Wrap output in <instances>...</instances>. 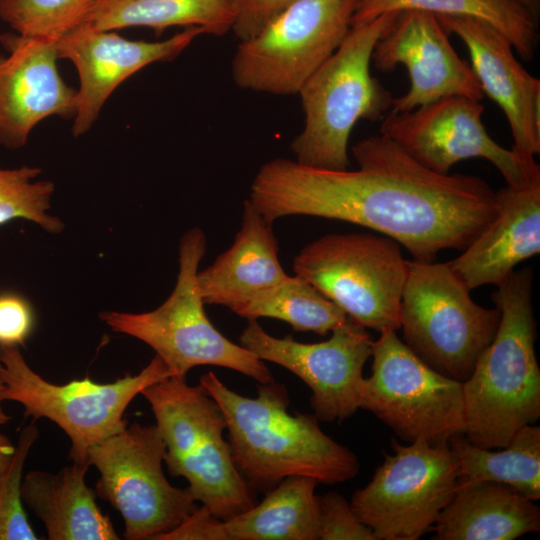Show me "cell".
Returning <instances> with one entry per match:
<instances>
[{
    "label": "cell",
    "instance_id": "cell-1",
    "mask_svg": "<svg viewBox=\"0 0 540 540\" xmlns=\"http://www.w3.org/2000/svg\"><path fill=\"white\" fill-rule=\"evenodd\" d=\"M352 154L356 171L273 159L257 172L247 200L269 223L307 215L361 225L422 262L464 250L497 215L496 192L482 178L433 172L385 135L359 141Z\"/></svg>",
    "mask_w": 540,
    "mask_h": 540
},
{
    "label": "cell",
    "instance_id": "cell-2",
    "mask_svg": "<svg viewBox=\"0 0 540 540\" xmlns=\"http://www.w3.org/2000/svg\"><path fill=\"white\" fill-rule=\"evenodd\" d=\"M199 383L223 411L234 464L253 492L267 493L289 476L337 484L359 473L356 455L326 435L315 415L288 412L284 384L259 383L257 397L250 398L229 389L213 371Z\"/></svg>",
    "mask_w": 540,
    "mask_h": 540
},
{
    "label": "cell",
    "instance_id": "cell-3",
    "mask_svg": "<svg viewBox=\"0 0 540 540\" xmlns=\"http://www.w3.org/2000/svg\"><path fill=\"white\" fill-rule=\"evenodd\" d=\"M532 281V270L525 267L497 286L492 299L500 310L498 329L462 382L463 436L482 448L506 446L521 427L540 417Z\"/></svg>",
    "mask_w": 540,
    "mask_h": 540
},
{
    "label": "cell",
    "instance_id": "cell-4",
    "mask_svg": "<svg viewBox=\"0 0 540 540\" xmlns=\"http://www.w3.org/2000/svg\"><path fill=\"white\" fill-rule=\"evenodd\" d=\"M399 12L382 14L350 27L336 51L306 81L299 95L305 125L291 143L298 163L344 171L349 166L348 141L360 119L383 117L391 93L370 73L372 53Z\"/></svg>",
    "mask_w": 540,
    "mask_h": 540
},
{
    "label": "cell",
    "instance_id": "cell-5",
    "mask_svg": "<svg viewBox=\"0 0 540 540\" xmlns=\"http://www.w3.org/2000/svg\"><path fill=\"white\" fill-rule=\"evenodd\" d=\"M140 394L149 403L164 439V462L170 475L185 478L197 502L221 520L257 503L223 436V411L200 383L192 386L185 378L170 377Z\"/></svg>",
    "mask_w": 540,
    "mask_h": 540
},
{
    "label": "cell",
    "instance_id": "cell-6",
    "mask_svg": "<svg viewBox=\"0 0 540 540\" xmlns=\"http://www.w3.org/2000/svg\"><path fill=\"white\" fill-rule=\"evenodd\" d=\"M206 252V236L200 228L188 230L179 244V273L170 296L158 308L143 313L103 311L100 319L113 331L150 346L172 377L185 378L200 365L232 369L258 383L273 375L263 360L227 339L210 322L197 285V272Z\"/></svg>",
    "mask_w": 540,
    "mask_h": 540
},
{
    "label": "cell",
    "instance_id": "cell-7",
    "mask_svg": "<svg viewBox=\"0 0 540 540\" xmlns=\"http://www.w3.org/2000/svg\"><path fill=\"white\" fill-rule=\"evenodd\" d=\"M499 322L500 310L475 303L448 262L407 261L400 328L404 343L436 371L468 379Z\"/></svg>",
    "mask_w": 540,
    "mask_h": 540
},
{
    "label": "cell",
    "instance_id": "cell-8",
    "mask_svg": "<svg viewBox=\"0 0 540 540\" xmlns=\"http://www.w3.org/2000/svg\"><path fill=\"white\" fill-rule=\"evenodd\" d=\"M170 377L165 363L155 355L140 373L112 383L85 378L58 385L34 372L18 347L0 346L4 400L23 405L25 417L47 418L57 424L71 440L69 459L88 468L90 449L128 425L124 413L135 396Z\"/></svg>",
    "mask_w": 540,
    "mask_h": 540
},
{
    "label": "cell",
    "instance_id": "cell-9",
    "mask_svg": "<svg viewBox=\"0 0 540 540\" xmlns=\"http://www.w3.org/2000/svg\"><path fill=\"white\" fill-rule=\"evenodd\" d=\"M407 261L385 235L328 234L299 251L293 270L352 321L381 332L400 329Z\"/></svg>",
    "mask_w": 540,
    "mask_h": 540
},
{
    "label": "cell",
    "instance_id": "cell-10",
    "mask_svg": "<svg viewBox=\"0 0 540 540\" xmlns=\"http://www.w3.org/2000/svg\"><path fill=\"white\" fill-rule=\"evenodd\" d=\"M372 373L360 408L372 412L409 443L449 445L465 431L462 382L436 371L386 329L372 345Z\"/></svg>",
    "mask_w": 540,
    "mask_h": 540
},
{
    "label": "cell",
    "instance_id": "cell-11",
    "mask_svg": "<svg viewBox=\"0 0 540 540\" xmlns=\"http://www.w3.org/2000/svg\"><path fill=\"white\" fill-rule=\"evenodd\" d=\"M165 453L158 426L138 422L89 451L88 463L100 475L95 492L121 514L127 540H157L199 506L187 488L174 487L166 479Z\"/></svg>",
    "mask_w": 540,
    "mask_h": 540
},
{
    "label": "cell",
    "instance_id": "cell-12",
    "mask_svg": "<svg viewBox=\"0 0 540 540\" xmlns=\"http://www.w3.org/2000/svg\"><path fill=\"white\" fill-rule=\"evenodd\" d=\"M359 0H296L257 35L240 41L232 60L235 84L274 95L298 94L336 51Z\"/></svg>",
    "mask_w": 540,
    "mask_h": 540
},
{
    "label": "cell",
    "instance_id": "cell-13",
    "mask_svg": "<svg viewBox=\"0 0 540 540\" xmlns=\"http://www.w3.org/2000/svg\"><path fill=\"white\" fill-rule=\"evenodd\" d=\"M371 481L350 504L377 540H417L430 532L459 484L458 461L449 445L391 439Z\"/></svg>",
    "mask_w": 540,
    "mask_h": 540
},
{
    "label": "cell",
    "instance_id": "cell-14",
    "mask_svg": "<svg viewBox=\"0 0 540 540\" xmlns=\"http://www.w3.org/2000/svg\"><path fill=\"white\" fill-rule=\"evenodd\" d=\"M483 111L484 105L478 100L446 96L411 111H391L382 122L380 134L439 174H449L461 160L484 158L509 186L540 180V167L533 156L503 148L490 137L482 122Z\"/></svg>",
    "mask_w": 540,
    "mask_h": 540
},
{
    "label": "cell",
    "instance_id": "cell-15",
    "mask_svg": "<svg viewBox=\"0 0 540 540\" xmlns=\"http://www.w3.org/2000/svg\"><path fill=\"white\" fill-rule=\"evenodd\" d=\"M239 342L259 359L278 364L305 382L318 420L340 423L360 409L362 372L373 340L350 318L318 343H302L290 335L274 337L256 319H249Z\"/></svg>",
    "mask_w": 540,
    "mask_h": 540
},
{
    "label": "cell",
    "instance_id": "cell-16",
    "mask_svg": "<svg viewBox=\"0 0 540 540\" xmlns=\"http://www.w3.org/2000/svg\"><path fill=\"white\" fill-rule=\"evenodd\" d=\"M372 60L383 72L399 64L408 70L410 89L393 98V112L411 111L446 96L478 101L484 96L474 71L455 52L436 16L428 12H401L376 43Z\"/></svg>",
    "mask_w": 540,
    "mask_h": 540
},
{
    "label": "cell",
    "instance_id": "cell-17",
    "mask_svg": "<svg viewBox=\"0 0 540 540\" xmlns=\"http://www.w3.org/2000/svg\"><path fill=\"white\" fill-rule=\"evenodd\" d=\"M202 34H206L203 28L192 26L164 41H133L87 23L67 32L56 49L59 59L74 64L80 79L73 135L81 136L92 127L106 100L124 80L151 63L173 60Z\"/></svg>",
    "mask_w": 540,
    "mask_h": 540
},
{
    "label": "cell",
    "instance_id": "cell-18",
    "mask_svg": "<svg viewBox=\"0 0 540 540\" xmlns=\"http://www.w3.org/2000/svg\"><path fill=\"white\" fill-rule=\"evenodd\" d=\"M0 43V145L18 149L43 119L74 118L77 91L57 70V41L4 33Z\"/></svg>",
    "mask_w": 540,
    "mask_h": 540
},
{
    "label": "cell",
    "instance_id": "cell-19",
    "mask_svg": "<svg viewBox=\"0 0 540 540\" xmlns=\"http://www.w3.org/2000/svg\"><path fill=\"white\" fill-rule=\"evenodd\" d=\"M448 33L466 45L483 93L502 109L513 149L528 156L540 152V81L518 62L510 40L488 23L462 16L436 15Z\"/></svg>",
    "mask_w": 540,
    "mask_h": 540
},
{
    "label": "cell",
    "instance_id": "cell-20",
    "mask_svg": "<svg viewBox=\"0 0 540 540\" xmlns=\"http://www.w3.org/2000/svg\"><path fill=\"white\" fill-rule=\"evenodd\" d=\"M498 212L485 229L448 262L471 291L499 286L516 265L540 253V180L496 192Z\"/></svg>",
    "mask_w": 540,
    "mask_h": 540
},
{
    "label": "cell",
    "instance_id": "cell-21",
    "mask_svg": "<svg viewBox=\"0 0 540 540\" xmlns=\"http://www.w3.org/2000/svg\"><path fill=\"white\" fill-rule=\"evenodd\" d=\"M278 252L272 223L246 199L241 228L232 246L197 272L204 303L234 311L257 294L286 281L290 276L282 268Z\"/></svg>",
    "mask_w": 540,
    "mask_h": 540
},
{
    "label": "cell",
    "instance_id": "cell-22",
    "mask_svg": "<svg viewBox=\"0 0 540 540\" xmlns=\"http://www.w3.org/2000/svg\"><path fill=\"white\" fill-rule=\"evenodd\" d=\"M534 502L506 485L459 480L430 531L437 540H514L539 532Z\"/></svg>",
    "mask_w": 540,
    "mask_h": 540
},
{
    "label": "cell",
    "instance_id": "cell-23",
    "mask_svg": "<svg viewBox=\"0 0 540 540\" xmlns=\"http://www.w3.org/2000/svg\"><path fill=\"white\" fill-rule=\"evenodd\" d=\"M88 467L73 463L56 473L34 470L22 481V500L42 521L50 540H118L110 518L85 481Z\"/></svg>",
    "mask_w": 540,
    "mask_h": 540
},
{
    "label": "cell",
    "instance_id": "cell-24",
    "mask_svg": "<svg viewBox=\"0 0 540 540\" xmlns=\"http://www.w3.org/2000/svg\"><path fill=\"white\" fill-rule=\"evenodd\" d=\"M317 484L307 476L284 478L250 509L213 517L208 540H319Z\"/></svg>",
    "mask_w": 540,
    "mask_h": 540
},
{
    "label": "cell",
    "instance_id": "cell-25",
    "mask_svg": "<svg viewBox=\"0 0 540 540\" xmlns=\"http://www.w3.org/2000/svg\"><path fill=\"white\" fill-rule=\"evenodd\" d=\"M83 23L108 31L149 27L157 33L195 26L222 36L232 29L233 14L228 0H96Z\"/></svg>",
    "mask_w": 540,
    "mask_h": 540
},
{
    "label": "cell",
    "instance_id": "cell-26",
    "mask_svg": "<svg viewBox=\"0 0 540 540\" xmlns=\"http://www.w3.org/2000/svg\"><path fill=\"white\" fill-rule=\"evenodd\" d=\"M408 10L484 21L505 35L524 60H531L535 55L537 15L519 0H359L351 26L385 13Z\"/></svg>",
    "mask_w": 540,
    "mask_h": 540
},
{
    "label": "cell",
    "instance_id": "cell-27",
    "mask_svg": "<svg viewBox=\"0 0 540 540\" xmlns=\"http://www.w3.org/2000/svg\"><path fill=\"white\" fill-rule=\"evenodd\" d=\"M449 446L458 461L459 480L498 483L530 500L540 498L539 426L521 427L498 451L476 446L463 435L453 437Z\"/></svg>",
    "mask_w": 540,
    "mask_h": 540
},
{
    "label": "cell",
    "instance_id": "cell-28",
    "mask_svg": "<svg viewBox=\"0 0 540 540\" xmlns=\"http://www.w3.org/2000/svg\"><path fill=\"white\" fill-rule=\"evenodd\" d=\"M233 312L247 320H282L295 331H312L321 336L348 320L341 308L297 275L257 294Z\"/></svg>",
    "mask_w": 540,
    "mask_h": 540
},
{
    "label": "cell",
    "instance_id": "cell-29",
    "mask_svg": "<svg viewBox=\"0 0 540 540\" xmlns=\"http://www.w3.org/2000/svg\"><path fill=\"white\" fill-rule=\"evenodd\" d=\"M41 173L37 167L0 168V225L14 219H25L49 233H60L64 223L50 215L54 184L35 180Z\"/></svg>",
    "mask_w": 540,
    "mask_h": 540
},
{
    "label": "cell",
    "instance_id": "cell-30",
    "mask_svg": "<svg viewBox=\"0 0 540 540\" xmlns=\"http://www.w3.org/2000/svg\"><path fill=\"white\" fill-rule=\"evenodd\" d=\"M96 0H0V19L17 34L58 41L82 24Z\"/></svg>",
    "mask_w": 540,
    "mask_h": 540
},
{
    "label": "cell",
    "instance_id": "cell-31",
    "mask_svg": "<svg viewBox=\"0 0 540 540\" xmlns=\"http://www.w3.org/2000/svg\"><path fill=\"white\" fill-rule=\"evenodd\" d=\"M39 436L32 422L19 435L13 458L0 478V540H36L22 506V474L32 445Z\"/></svg>",
    "mask_w": 540,
    "mask_h": 540
},
{
    "label": "cell",
    "instance_id": "cell-32",
    "mask_svg": "<svg viewBox=\"0 0 540 540\" xmlns=\"http://www.w3.org/2000/svg\"><path fill=\"white\" fill-rule=\"evenodd\" d=\"M317 500L319 540H377L343 495L332 491L317 496Z\"/></svg>",
    "mask_w": 540,
    "mask_h": 540
},
{
    "label": "cell",
    "instance_id": "cell-33",
    "mask_svg": "<svg viewBox=\"0 0 540 540\" xmlns=\"http://www.w3.org/2000/svg\"><path fill=\"white\" fill-rule=\"evenodd\" d=\"M233 14L232 29L244 41L257 35L296 0H228Z\"/></svg>",
    "mask_w": 540,
    "mask_h": 540
},
{
    "label": "cell",
    "instance_id": "cell-34",
    "mask_svg": "<svg viewBox=\"0 0 540 540\" xmlns=\"http://www.w3.org/2000/svg\"><path fill=\"white\" fill-rule=\"evenodd\" d=\"M34 313L30 303L16 293L0 294V346L23 345L32 332Z\"/></svg>",
    "mask_w": 540,
    "mask_h": 540
},
{
    "label": "cell",
    "instance_id": "cell-35",
    "mask_svg": "<svg viewBox=\"0 0 540 540\" xmlns=\"http://www.w3.org/2000/svg\"><path fill=\"white\" fill-rule=\"evenodd\" d=\"M15 447L11 444L9 439L0 434V478L8 468L13 455Z\"/></svg>",
    "mask_w": 540,
    "mask_h": 540
},
{
    "label": "cell",
    "instance_id": "cell-36",
    "mask_svg": "<svg viewBox=\"0 0 540 540\" xmlns=\"http://www.w3.org/2000/svg\"><path fill=\"white\" fill-rule=\"evenodd\" d=\"M3 393H4V384L2 383L0 379V426L6 424L11 419V417L4 412L1 406L2 401H4Z\"/></svg>",
    "mask_w": 540,
    "mask_h": 540
}]
</instances>
